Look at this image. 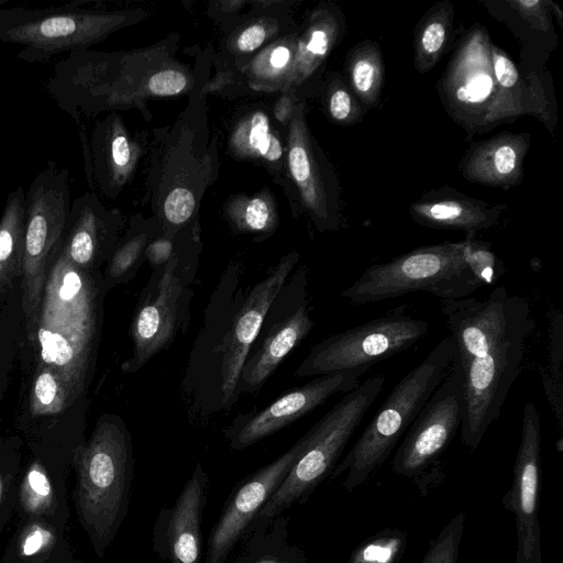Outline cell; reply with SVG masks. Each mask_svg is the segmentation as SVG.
Returning a JSON list of instances; mask_svg holds the SVG:
<instances>
[{"label":"cell","instance_id":"1","mask_svg":"<svg viewBox=\"0 0 563 563\" xmlns=\"http://www.w3.org/2000/svg\"><path fill=\"white\" fill-rule=\"evenodd\" d=\"M298 261L299 254L290 252L250 288L243 284L244 268L239 262L232 261L221 274L180 380L181 399L191 418H207L238 402L245 357Z\"/></svg>","mask_w":563,"mask_h":563},{"label":"cell","instance_id":"2","mask_svg":"<svg viewBox=\"0 0 563 563\" xmlns=\"http://www.w3.org/2000/svg\"><path fill=\"white\" fill-rule=\"evenodd\" d=\"M464 386L463 443L476 449L501 412L533 329L529 302L498 286L485 299L442 300Z\"/></svg>","mask_w":563,"mask_h":563},{"label":"cell","instance_id":"3","mask_svg":"<svg viewBox=\"0 0 563 563\" xmlns=\"http://www.w3.org/2000/svg\"><path fill=\"white\" fill-rule=\"evenodd\" d=\"M45 284L35 338L43 365L62 383L68 406L84 390L100 319V288L59 251Z\"/></svg>","mask_w":563,"mask_h":563},{"label":"cell","instance_id":"4","mask_svg":"<svg viewBox=\"0 0 563 563\" xmlns=\"http://www.w3.org/2000/svg\"><path fill=\"white\" fill-rule=\"evenodd\" d=\"M71 498L78 521L102 558L129 511L134 470L131 433L115 415H104L90 439L73 455Z\"/></svg>","mask_w":563,"mask_h":563},{"label":"cell","instance_id":"5","mask_svg":"<svg viewBox=\"0 0 563 563\" xmlns=\"http://www.w3.org/2000/svg\"><path fill=\"white\" fill-rule=\"evenodd\" d=\"M454 356L453 338L444 336L395 385L356 442L331 473L332 477L346 473L342 485L347 492L362 485L389 456L446 375Z\"/></svg>","mask_w":563,"mask_h":563},{"label":"cell","instance_id":"6","mask_svg":"<svg viewBox=\"0 0 563 563\" xmlns=\"http://www.w3.org/2000/svg\"><path fill=\"white\" fill-rule=\"evenodd\" d=\"M470 238L420 246L388 262L366 267L341 292L353 305H365L426 291L442 300L470 297L483 284L468 263Z\"/></svg>","mask_w":563,"mask_h":563},{"label":"cell","instance_id":"7","mask_svg":"<svg viewBox=\"0 0 563 563\" xmlns=\"http://www.w3.org/2000/svg\"><path fill=\"white\" fill-rule=\"evenodd\" d=\"M384 383L385 377L382 375L366 379L346 393L311 426L305 451L254 518L249 530L265 526L291 506L305 503L317 486L331 475Z\"/></svg>","mask_w":563,"mask_h":563},{"label":"cell","instance_id":"8","mask_svg":"<svg viewBox=\"0 0 563 563\" xmlns=\"http://www.w3.org/2000/svg\"><path fill=\"white\" fill-rule=\"evenodd\" d=\"M197 271L198 251L180 249L166 264L153 269L132 316V354L122 363V372L140 371L188 330Z\"/></svg>","mask_w":563,"mask_h":563},{"label":"cell","instance_id":"9","mask_svg":"<svg viewBox=\"0 0 563 563\" xmlns=\"http://www.w3.org/2000/svg\"><path fill=\"white\" fill-rule=\"evenodd\" d=\"M67 168L48 161L25 191L22 309L29 340L36 334L48 264L60 251L71 203Z\"/></svg>","mask_w":563,"mask_h":563},{"label":"cell","instance_id":"10","mask_svg":"<svg viewBox=\"0 0 563 563\" xmlns=\"http://www.w3.org/2000/svg\"><path fill=\"white\" fill-rule=\"evenodd\" d=\"M124 16L69 3L52 8H0V41L22 46L18 58L45 63L52 57L80 49L106 37Z\"/></svg>","mask_w":563,"mask_h":563},{"label":"cell","instance_id":"11","mask_svg":"<svg viewBox=\"0 0 563 563\" xmlns=\"http://www.w3.org/2000/svg\"><path fill=\"white\" fill-rule=\"evenodd\" d=\"M490 46L482 27L472 29L442 78L441 93L450 114L470 132H481L523 115L495 79Z\"/></svg>","mask_w":563,"mask_h":563},{"label":"cell","instance_id":"12","mask_svg":"<svg viewBox=\"0 0 563 563\" xmlns=\"http://www.w3.org/2000/svg\"><path fill=\"white\" fill-rule=\"evenodd\" d=\"M429 331V323L404 312L366 321L332 334L314 344L295 376H321L356 368L369 369L416 344Z\"/></svg>","mask_w":563,"mask_h":563},{"label":"cell","instance_id":"13","mask_svg":"<svg viewBox=\"0 0 563 563\" xmlns=\"http://www.w3.org/2000/svg\"><path fill=\"white\" fill-rule=\"evenodd\" d=\"M308 275L303 266L290 273L272 301L243 363L238 394L260 391L287 355L312 331Z\"/></svg>","mask_w":563,"mask_h":563},{"label":"cell","instance_id":"14","mask_svg":"<svg viewBox=\"0 0 563 563\" xmlns=\"http://www.w3.org/2000/svg\"><path fill=\"white\" fill-rule=\"evenodd\" d=\"M464 417L463 375L456 355L450 368L410 424L393 459L396 474H421L449 446Z\"/></svg>","mask_w":563,"mask_h":563},{"label":"cell","instance_id":"15","mask_svg":"<svg viewBox=\"0 0 563 563\" xmlns=\"http://www.w3.org/2000/svg\"><path fill=\"white\" fill-rule=\"evenodd\" d=\"M368 371L356 368L316 376L262 409L239 413L223 430V435L232 450H244L299 420L330 397L353 390Z\"/></svg>","mask_w":563,"mask_h":563},{"label":"cell","instance_id":"16","mask_svg":"<svg viewBox=\"0 0 563 563\" xmlns=\"http://www.w3.org/2000/svg\"><path fill=\"white\" fill-rule=\"evenodd\" d=\"M308 431L286 452L240 482L227 499L208 540L202 563H228L250 525L305 451Z\"/></svg>","mask_w":563,"mask_h":563},{"label":"cell","instance_id":"17","mask_svg":"<svg viewBox=\"0 0 563 563\" xmlns=\"http://www.w3.org/2000/svg\"><path fill=\"white\" fill-rule=\"evenodd\" d=\"M541 427L538 408L526 402L521 439L514 466V481L503 503L514 512L517 528L515 563H541L538 519L541 472Z\"/></svg>","mask_w":563,"mask_h":563},{"label":"cell","instance_id":"18","mask_svg":"<svg viewBox=\"0 0 563 563\" xmlns=\"http://www.w3.org/2000/svg\"><path fill=\"white\" fill-rule=\"evenodd\" d=\"M209 475L198 463L170 507L162 508L153 525V550L169 563H202V514Z\"/></svg>","mask_w":563,"mask_h":563},{"label":"cell","instance_id":"19","mask_svg":"<svg viewBox=\"0 0 563 563\" xmlns=\"http://www.w3.org/2000/svg\"><path fill=\"white\" fill-rule=\"evenodd\" d=\"M118 228V214L87 191L71 200L62 251L76 266H90L106 252H113Z\"/></svg>","mask_w":563,"mask_h":563},{"label":"cell","instance_id":"20","mask_svg":"<svg viewBox=\"0 0 563 563\" xmlns=\"http://www.w3.org/2000/svg\"><path fill=\"white\" fill-rule=\"evenodd\" d=\"M507 208L506 203H489L445 187L411 203L409 213L423 227L459 230L474 235L476 231L496 224Z\"/></svg>","mask_w":563,"mask_h":563},{"label":"cell","instance_id":"21","mask_svg":"<svg viewBox=\"0 0 563 563\" xmlns=\"http://www.w3.org/2000/svg\"><path fill=\"white\" fill-rule=\"evenodd\" d=\"M530 134L501 133L472 146L461 164L465 179L485 186L510 188L523 176Z\"/></svg>","mask_w":563,"mask_h":563},{"label":"cell","instance_id":"22","mask_svg":"<svg viewBox=\"0 0 563 563\" xmlns=\"http://www.w3.org/2000/svg\"><path fill=\"white\" fill-rule=\"evenodd\" d=\"M289 168L320 231L336 230L338 210L332 207L311 142L303 123L294 120L288 155Z\"/></svg>","mask_w":563,"mask_h":563},{"label":"cell","instance_id":"23","mask_svg":"<svg viewBox=\"0 0 563 563\" xmlns=\"http://www.w3.org/2000/svg\"><path fill=\"white\" fill-rule=\"evenodd\" d=\"M62 475H56L40 459L32 461L20 479L19 517L41 518L65 529L70 511Z\"/></svg>","mask_w":563,"mask_h":563},{"label":"cell","instance_id":"24","mask_svg":"<svg viewBox=\"0 0 563 563\" xmlns=\"http://www.w3.org/2000/svg\"><path fill=\"white\" fill-rule=\"evenodd\" d=\"M288 518L280 515L265 526L247 530L239 552L228 563H305L302 549L288 540Z\"/></svg>","mask_w":563,"mask_h":563},{"label":"cell","instance_id":"25","mask_svg":"<svg viewBox=\"0 0 563 563\" xmlns=\"http://www.w3.org/2000/svg\"><path fill=\"white\" fill-rule=\"evenodd\" d=\"M65 539V529L47 520L20 518L2 563H46Z\"/></svg>","mask_w":563,"mask_h":563},{"label":"cell","instance_id":"26","mask_svg":"<svg viewBox=\"0 0 563 563\" xmlns=\"http://www.w3.org/2000/svg\"><path fill=\"white\" fill-rule=\"evenodd\" d=\"M24 217L25 191L20 186L9 194L0 217V291L22 275Z\"/></svg>","mask_w":563,"mask_h":563},{"label":"cell","instance_id":"27","mask_svg":"<svg viewBox=\"0 0 563 563\" xmlns=\"http://www.w3.org/2000/svg\"><path fill=\"white\" fill-rule=\"evenodd\" d=\"M454 10L449 1L434 4L424 14L415 40L413 64L419 73L432 69L440 59L453 26Z\"/></svg>","mask_w":563,"mask_h":563},{"label":"cell","instance_id":"28","mask_svg":"<svg viewBox=\"0 0 563 563\" xmlns=\"http://www.w3.org/2000/svg\"><path fill=\"white\" fill-rule=\"evenodd\" d=\"M351 89L365 107H374L380 97L384 64L379 46L371 41L356 45L349 59Z\"/></svg>","mask_w":563,"mask_h":563},{"label":"cell","instance_id":"29","mask_svg":"<svg viewBox=\"0 0 563 563\" xmlns=\"http://www.w3.org/2000/svg\"><path fill=\"white\" fill-rule=\"evenodd\" d=\"M549 320L548 360L545 365L540 368V375L548 402L561 427L563 418V314L560 310H554L550 313Z\"/></svg>","mask_w":563,"mask_h":563},{"label":"cell","instance_id":"30","mask_svg":"<svg viewBox=\"0 0 563 563\" xmlns=\"http://www.w3.org/2000/svg\"><path fill=\"white\" fill-rule=\"evenodd\" d=\"M150 239L151 234L146 231L133 232L113 250L104 275V286L126 283L135 276L145 260Z\"/></svg>","mask_w":563,"mask_h":563},{"label":"cell","instance_id":"31","mask_svg":"<svg viewBox=\"0 0 563 563\" xmlns=\"http://www.w3.org/2000/svg\"><path fill=\"white\" fill-rule=\"evenodd\" d=\"M234 142L242 151L268 162H277L283 157L282 143L272 132L268 117L262 111L255 112L242 124L235 133Z\"/></svg>","mask_w":563,"mask_h":563},{"label":"cell","instance_id":"32","mask_svg":"<svg viewBox=\"0 0 563 563\" xmlns=\"http://www.w3.org/2000/svg\"><path fill=\"white\" fill-rule=\"evenodd\" d=\"M406 533L399 529H385L360 544L349 563H397L406 549Z\"/></svg>","mask_w":563,"mask_h":563},{"label":"cell","instance_id":"33","mask_svg":"<svg viewBox=\"0 0 563 563\" xmlns=\"http://www.w3.org/2000/svg\"><path fill=\"white\" fill-rule=\"evenodd\" d=\"M68 407L66 391L56 374L41 366L35 377L30 408L34 416L54 415Z\"/></svg>","mask_w":563,"mask_h":563},{"label":"cell","instance_id":"34","mask_svg":"<svg viewBox=\"0 0 563 563\" xmlns=\"http://www.w3.org/2000/svg\"><path fill=\"white\" fill-rule=\"evenodd\" d=\"M464 527L465 515L460 512L431 542L421 563H456Z\"/></svg>","mask_w":563,"mask_h":563},{"label":"cell","instance_id":"35","mask_svg":"<svg viewBox=\"0 0 563 563\" xmlns=\"http://www.w3.org/2000/svg\"><path fill=\"white\" fill-rule=\"evenodd\" d=\"M468 263L483 286L494 285L504 274L503 263L492 251V244L468 235Z\"/></svg>","mask_w":563,"mask_h":563},{"label":"cell","instance_id":"36","mask_svg":"<svg viewBox=\"0 0 563 563\" xmlns=\"http://www.w3.org/2000/svg\"><path fill=\"white\" fill-rule=\"evenodd\" d=\"M338 33L339 24L331 14L323 16L314 25L305 44V55L309 60L307 64L309 67L316 66L317 62L329 53Z\"/></svg>","mask_w":563,"mask_h":563},{"label":"cell","instance_id":"37","mask_svg":"<svg viewBox=\"0 0 563 563\" xmlns=\"http://www.w3.org/2000/svg\"><path fill=\"white\" fill-rule=\"evenodd\" d=\"M328 110L332 119L340 124H351L361 115L357 99L354 98L351 89L339 80L331 87Z\"/></svg>","mask_w":563,"mask_h":563},{"label":"cell","instance_id":"38","mask_svg":"<svg viewBox=\"0 0 563 563\" xmlns=\"http://www.w3.org/2000/svg\"><path fill=\"white\" fill-rule=\"evenodd\" d=\"M235 224L242 231L268 233L273 229L274 219L267 202L262 198H254L238 213Z\"/></svg>","mask_w":563,"mask_h":563},{"label":"cell","instance_id":"39","mask_svg":"<svg viewBox=\"0 0 563 563\" xmlns=\"http://www.w3.org/2000/svg\"><path fill=\"white\" fill-rule=\"evenodd\" d=\"M20 479L18 472H11L0 463V533L18 510Z\"/></svg>","mask_w":563,"mask_h":563},{"label":"cell","instance_id":"40","mask_svg":"<svg viewBox=\"0 0 563 563\" xmlns=\"http://www.w3.org/2000/svg\"><path fill=\"white\" fill-rule=\"evenodd\" d=\"M508 3L531 27L543 33L551 29L550 0H511Z\"/></svg>","mask_w":563,"mask_h":563},{"label":"cell","instance_id":"41","mask_svg":"<svg viewBox=\"0 0 563 563\" xmlns=\"http://www.w3.org/2000/svg\"><path fill=\"white\" fill-rule=\"evenodd\" d=\"M195 210V198L192 194L185 188L174 189L166 198L164 203V214L166 220L174 225L185 223Z\"/></svg>","mask_w":563,"mask_h":563},{"label":"cell","instance_id":"42","mask_svg":"<svg viewBox=\"0 0 563 563\" xmlns=\"http://www.w3.org/2000/svg\"><path fill=\"white\" fill-rule=\"evenodd\" d=\"M185 75L175 69L162 70L154 74L148 81V89L156 96H174L185 89Z\"/></svg>","mask_w":563,"mask_h":563},{"label":"cell","instance_id":"43","mask_svg":"<svg viewBox=\"0 0 563 563\" xmlns=\"http://www.w3.org/2000/svg\"><path fill=\"white\" fill-rule=\"evenodd\" d=\"M177 247L169 238H158L148 243L145 250V260L154 269L166 264L175 254Z\"/></svg>","mask_w":563,"mask_h":563},{"label":"cell","instance_id":"44","mask_svg":"<svg viewBox=\"0 0 563 563\" xmlns=\"http://www.w3.org/2000/svg\"><path fill=\"white\" fill-rule=\"evenodd\" d=\"M265 37L266 31L262 25H252L240 34L238 47L242 52H252L263 44Z\"/></svg>","mask_w":563,"mask_h":563},{"label":"cell","instance_id":"45","mask_svg":"<svg viewBox=\"0 0 563 563\" xmlns=\"http://www.w3.org/2000/svg\"><path fill=\"white\" fill-rule=\"evenodd\" d=\"M46 563H82V562L79 559L75 558L67 539H65Z\"/></svg>","mask_w":563,"mask_h":563},{"label":"cell","instance_id":"46","mask_svg":"<svg viewBox=\"0 0 563 563\" xmlns=\"http://www.w3.org/2000/svg\"><path fill=\"white\" fill-rule=\"evenodd\" d=\"M290 57L289 49L285 46H277L269 56V64L274 68H283L286 66Z\"/></svg>","mask_w":563,"mask_h":563},{"label":"cell","instance_id":"47","mask_svg":"<svg viewBox=\"0 0 563 563\" xmlns=\"http://www.w3.org/2000/svg\"><path fill=\"white\" fill-rule=\"evenodd\" d=\"M550 9L551 11L555 12L556 15H558V20L560 22V24H562V16H563V13L562 11L560 10L559 5L552 1H550Z\"/></svg>","mask_w":563,"mask_h":563},{"label":"cell","instance_id":"48","mask_svg":"<svg viewBox=\"0 0 563 563\" xmlns=\"http://www.w3.org/2000/svg\"><path fill=\"white\" fill-rule=\"evenodd\" d=\"M8 2V0H0V8L5 4Z\"/></svg>","mask_w":563,"mask_h":563}]
</instances>
